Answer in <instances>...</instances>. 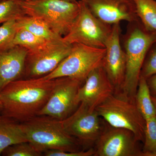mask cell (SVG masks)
I'll return each mask as SVG.
<instances>
[{"label":"cell","instance_id":"6da1fadb","mask_svg":"<svg viewBox=\"0 0 156 156\" xmlns=\"http://www.w3.org/2000/svg\"><path fill=\"white\" fill-rule=\"evenodd\" d=\"M56 79H22L8 84L0 92L1 114L20 123L37 115L50 97Z\"/></svg>","mask_w":156,"mask_h":156},{"label":"cell","instance_id":"7a4b0ae2","mask_svg":"<svg viewBox=\"0 0 156 156\" xmlns=\"http://www.w3.org/2000/svg\"><path fill=\"white\" fill-rule=\"evenodd\" d=\"M20 124L27 141L42 154L51 150L67 152L83 150L65 131L60 120L37 115Z\"/></svg>","mask_w":156,"mask_h":156},{"label":"cell","instance_id":"3957f363","mask_svg":"<svg viewBox=\"0 0 156 156\" xmlns=\"http://www.w3.org/2000/svg\"><path fill=\"white\" fill-rule=\"evenodd\" d=\"M23 14L41 20L63 37L68 33L80 10L79 1L19 0Z\"/></svg>","mask_w":156,"mask_h":156},{"label":"cell","instance_id":"277c9868","mask_svg":"<svg viewBox=\"0 0 156 156\" xmlns=\"http://www.w3.org/2000/svg\"><path fill=\"white\" fill-rule=\"evenodd\" d=\"M134 23L125 42L126 73L122 92L135 98L143 65L149 50L156 42V32L146 29L140 20Z\"/></svg>","mask_w":156,"mask_h":156},{"label":"cell","instance_id":"5b68a950","mask_svg":"<svg viewBox=\"0 0 156 156\" xmlns=\"http://www.w3.org/2000/svg\"><path fill=\"white\" fill-rule=\"evenodd\" d=\"M95 110L109 125L130 130L138 141L143 143L145 120L136 106L135 98L122 91L115 92Z\"/></svg>","mask_w":156,"mask_h":156},{"label":"cell","instance_id":"8992f818","mask_svg":"<svg viewBox=\"0 0 156 156\" xmlns=\"http://www.w3.org/2000/svg\"><path fill=\"white\" fill-rule=\"evenodd\" d=\"M105 53V48H93L78 43L73 44L69 54L52 72L41 78L52 80L68 77L84 83L93 69L102 65Z\"/></svg>","mask_w":156,"mask_h":156},{"label":"cell","instance_id":"52a82bcc","mask_svg":"<svg viewBox=\"0 0 156 156\" xmlns=\"http://www.w3.org/2000/svg\"><path fill=\"white\" fill-rule=\"evenodd\" d=\"M79 1V14L69 31L63 37V41L69 44L78 43L93 48H105L112 25L101 21L83 1Z\"/></svg>","mask_w":156,"mask_h":156},{"label":"cell","instance_id":"ba28073f","mask_svg":"<svg viewBox=\"0 0 156 156\" xmlns=\"http://www.w3.org/2000/svg\"><path fill=\"white\" fill-rule=\"evenodd\" d=\"M61 121L65 131L77 140L84 150L94 147L106 123L96 110L83 103Z\"/></svg>","mask_w":156,"mask_h":156},{"label":"cell","instance_id":"9c48e42d","mask_svg":"<svg viewBox=\"0 0 156 156\" xmlns=\"http://www.w3.org/2000/svg\"><path fill=\"white\" fill-rule=\"evenodd\" d=\"M132 131L105 123L94 147V156H142V149Z\"/></svg>","mask_w":156,"mask_h":156},{"label":"cell","instance_id":"30bf717a","mask_svg":"<svg viewBox=\"0 0 156 156\" xmlns=\"http://www.w3.org/2000/svg\"><path fill=\"white\" fill-rule=\"evenodd\" d=\"M84 83L78 79L65 77L56 79V83L47 103L37 115L48 116L64 120L77 108L75 99L78 89Z\"/></svg>","mask_w":156,"mask_h":156},{"label":"cell","instance_id":"8fae6325","mask_svg":"<svg viewBox=\"0 0 156 156\" xmlns=\"http://www.w3.org/2000/svg\"><path fill=\"white\" fill-rule=\"evenodd\" d=\"M72 44L64 41L51 42L34 51H28L24 79L41 77L52 72L69 54Z\"/></svg>","mask_w":156,"mask_h":156},{"label":"cell","instance_id":"7c38bea8","mask_svg":"<svg viewBox=\"0 0 156 156\" xmlns=\"http://www.w3.org/2000/svg\"><path fill=\"white\" fill-rule=\"evenodd\" d=\"M119 23L112 26L111 33L105 45L106 53L102 66L115 88L122 91L126 77V57L120 42Z\"/></svg>","mask_w":156,"mask_h":156},{"label":"cell","instance_id":"4fadbf2b","mask_svg":"<svg viewBox=\"0 0 156 156\" xmlns=\"http://www.w3.org/2000/svg\"><path fill=\"white\" fill-rule=\"evenodd\" d=\"M115 92L102 65L91 72L76 95L75 102L79 106L83 103L95 109Z\"/></svg>","mask_w":156,"mask_h":156},{"label":"cell","instance_id":"5bb4252c","mask_svg":"<svg viewBox=\"0 0 156 156\" xmlns=\"http://www.w3.org/2000/svg\"><path fill=\"white\" fill-rule=\"evenodd\" d=\"M101 21L112 25L139 21L134 0H81Z\"/></svg>","mask_w":156,"mask_h":156},{"label":"cell","instance_id":"9a60e30c","mask_svg":"<svg viewBox=\"0 0 156 156\" xmlns=\"http://www.w3.org/2000/svg\"><path fill=\"white\" fill-rule=\"evenodd\" d=\"M28 50L21 46L0 50V92L13 81L24 76Z\"/></svg>","mask_w":156,"mask_h":156},{"label":"cell","instance_id":"2e32d148","mask_svg":"<svg viewBox=\"0 0 156 156\" xmlns=\"http://www.w3.org/2000/svg\"><path fill=\"white\" fill-rule=\"evenodd\" d=\"M21 124L11 118L0 115V156L3 151L13 144L26 142Z\"/></svg>","mask_w":156,"mask_h":156},{"label":"cell","instance_id":"e0dca14e","mask_svg":"<svg viewBox=\"0 0 156 156\" xmlns=\"http://www.w3.org/2000/svg\"><path fill=\"white\" fill-rule=\"evenodd\" d=\"M18 29L22 28L50 42L64 41L63 37L56 34L44 23L31 16L23 14L17 19Z\"/></svg>","mask_w":156,"mask_h":156},{"label":"cell","instance_id":"ac0fdd59","mask_svg":"<svg viewBox=\"0 0 156 156\" xmlns=\"http://www.w3.org/2000/svg\"><path fill=\"white\" fill-rule=\"evenodd\" d=\"M135 102L144 119L156 116V108L152 99L147 80L140 76L135 94Z\"/></svg>","mask_w":156,"mask_h":156},{"label":"cell","instance_id":"d6986e66","mask_svg":"<svg viewBox=\"0 0 156 156\" xmlns=\"http://www.w3.org/2000/svg\"><path fill=\"white\" fill-rule=\"evenodd\" d=\"M140 21L147 30L156 32V0H134Z\"/></svg>","mask_w":156,"mask_h":156},{"label":"cell","instance_id":"ffe728a7","mask_svg":"<svg viewBox=\"0 0 156 156\" xmlns=\"http://www.w3.org/2000/svg\"><path fill=\"white\" fill-rule=\"evenodd\" d=\"M44 39L37 36L28 30L19 28L14 40V45L21 46L28 51H34L44 47L48 43Z\"/></svg>","mask_w":156,"mask_h":156},{"label":"cell","instance_id":"44dd1931","mask_svg":"<svg viewBox=\"0 0 156 156\" xmlns=\"http://www.w3.org/2000/svg\"><path fill=\"white\" fill-rule=\"evenodd\" d=\"M145 122L142 156H156V116Z\"/></svg>","mask_w":156,"mask_h":156},{"label":"cell","instance_id":"7402d4cb","mask_svg":"<svg viewBox=\"0 0 156 156\" xmlns=\"http://www.w3.org/2000/svg\"><path fill=\"white\" fill-rule=\"evenodd\" d=\"M18 30L16 19L9 20L0 26V50L14 47V40Z\"/></svg>","mask_w":156,"mask_h":156},{"label":"cell","instance_id":"603a6c76","mask_svg":"<svg viewBox=\"0 0 156 156\" xmlns=\"http://www.w3.org/2000/svg\"><path fill=\"white\" fill-rule=\"evenodd\" d=\"M23 14L19 0L0 1V24L11 20H17Z\"/></svg>","mask_w":156,"mask_h":156},{"label":"cell","instance_id":"cb8c5ba5","mask_svg":"<svg viewBox=\"0 0 156 156\" xmlns=\"http://www.w3.org/2000/svg\"><path fill=\"white\" fill-rule=\"evenodd\" d=\"M42 153L37 151L28 141L20 142L8 147L2 155L5 156H40Z\"/></svg>","mask_w":156,"mask_h":156},{"label":"cell","instance_id":"d4e9b609","mask_svg":"<svg viewBox=\"0 0 156 156\" xmlns=\"http://www.w3.org/2000/svg\"><path fill=\"white\" fill-rule=\"evenodd\" d=\"M156 74V42L151 47L146 56L140 76L147 79Z\"/></svg>","mask_w":156,"mask_h":156},{"label":"cell","instance_id":"484cf974","mask_svg":"<svg viewBox=\"0 0 156 156\" xmlns=\"http://www.w3.org/2000/svg\"><path fill=\"white\" fill-rule=\"evenodd\" d=\"M43 153L46 156H94L95 151L94 148H91L87 150H83L75 152L51 150L46 151Z\"/></svg>","mask_w":156,"mask_h":156},{"label":"cell","instance_id":"4316f807","mask_svg":"<svg viewBox=\"0 0 156 156\" xmlns=\"http://www.w3.org/2000/svg\"><path fill=\"white\" fill-rule=\"evenodd\" d=\"M151 97L156 99V74L147 79Z\"/></svg>","mask_w":156,"mask_h":156},{"label":"cell","instance_id":"83f0119b","mask_svg":"<svg viewBox=\"0 0 156 156\" xmlns=\"http://www.w3.org/2000/svg\"><path fill=\"white\" fill-rule=\"evenodd\" d=\"M2 103L1 95H0V113H1V112H2Z\"/></svg>","mask_w":156,"mask_h":156},{"label":"cell","instance_id":"f1b7e54d","mask_svg":"<svg viewBox=\"0 0 156 156\" xmlns=\"http://www.w3.org/2000/svg\"><path fill=\"white\" fill-rule=\"evenodd\" d=\"M152 99L154 105L155 106L156 108V98L152 97Z\"/></svg>","mask_w":156,"mask_h":156},{"label":"cell","instance_id":"f546056e","mask_svg":"<svg viewBox=\"0 0 156 156\" xmlns=\"http://www.w3.org/2000/svg\"><path fill=\"white\" fill-rule=\"evenodd\" d=\"M68 1H79V0H68Z\"/></svg>","mask_w":156,"mask_h":156},{"label":"cell","instance_id":"4dcf8cb0","mask_svg":"<svg viewBox=\"0 0 156 156\" xmlns=\"http://www.w3.org/2000/svg\"><path fill=\"white\" fill-rule=\"evenodd\" d=\"M22 1H27V0H22Z\"/></svg>","mask_w":156,"mask_h":156},{"label":"cell","instance_id":"1f68e13d","mask_svg":"<svg viewBox=\"0 0 156 156\" xmlns=\"http://www.w3.org/2000/svg\"><path fill=\"white\" fill-rule=\"evenodd\" d=\"M2 1V0H0V1Z\"/></svg>","mask_w":156,"mask_h":156}]
</instances>
